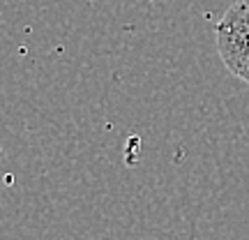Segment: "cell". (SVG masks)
I'll list each match as a JSON object with an SVG mask.
<instances>
[{
  "mask_svg": "<svg viewBox=\"0 0 249 240\" xmlns=\"http://www.w3.org/2000/svg\"><path fill=\"white\" fill-rule=\"evenodd\" d=\"M214 35L224 65L249 83V0H235L224 12Z\"/></svg>",
  "mask_w": 249,
  "mask_h": 240,
  "instance_id": "1",
  "label": "cell"
}]
</instances>
